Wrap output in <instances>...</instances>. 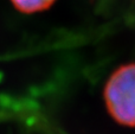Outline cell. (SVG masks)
<instances>
[{"mask_svg":"<svg viewBox=\"0 0 135 134\" xmlns=\"http://www.w3.org/2000/svg\"><path fill=\"white\" fill-rule=\"evenodd\" d=\"M103 101L115 122L135 128V62L122 64L110 74L103 88Z\"/></svg>","mask_w":135,"mask_h":134,"instance_id":"1","label":"cell"},{"mask_svg":"<svg viewBox=\"0 0 135 134\" xmlns=\"http://www.w3.org/2000/svg\"><path fill=\"white\" fill-rule=\"evenodd\" d=\"M17 11L25 14H33L46 11L56 0H9Z\"/></svg>","mask_w":135,"mask_h":134,"instance_id":"2","label":"cell"}]
</instances>
